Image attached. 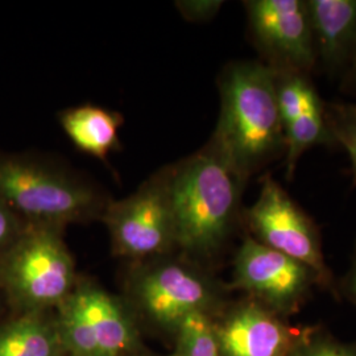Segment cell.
I'll return each instance as SVG.
<instances>
[{
    "label": "cell",
    "mask_w": 356,
    "mask_h": 356,
    "mask_svg": "<svg viewBox=\"0 0 356 356\" xmlns=\"http://www.w3.org/2000/svg\"><path fill=\"white\" fill-rule=\"evenodd\" d=\"M259 197L243 210V222L252 239L305 264L318 276L322 288L332 285L331 272L322 252L316 222L307 216L277 181L264 176Z\"/></svg>",
    "instance_id": "obj_5"
},
{
    "label": "cell",
    "mask_w": 356,
    "mask_h": 356,
    "mask_svg": "<svg viewBox=\"0 0 356 356\" xmlns=\"http://www.w3.org/2000/svg\"><path fill=\"white\" fill-rule=\"evenodd\" d=\"M134 292L151 318L175 330L191 313H209L216 296L209 277L178 263H165L141 272L134 282Z\"/></svg>",
    "instance_id": "obj_9"
},
{
    "label": "cell",
    "mask_w": 356,
    "mask_h": 356,
    "mask_svg": "<svg viewBox=\"0 0 356 356\" xmlns=\"http://www.w3.org/2000/svg\"><path fill=\"white\" fill-rule=\"evenodd\" d=\"M285 176L292 179L300 157L316 145H334L325 116V102L318 99L305 113L285 126Z\"/></svg>",
    "instance_id": "obj_15"
},
{
    "label": "cell",
    "mask_w": 356,
    "mask_h": 356,
    "mask_svg": "<svg viewBox=\"0 0 356 356\" xmlns=\"http://www.w3.org/2000/svg\"><path fill=\"white\" fill-rule=\"evenodd\" d=\"M74 285L73 257L58 227L28 226L0 259V291L20 313L61 305Z\"/></svg>",
    "instance_id": "obj_4"
},
{
    "label": "cell",
    "mask_w": 356,
    "mask_h": 356,
    "mask_svg": "<svg viewBox=\"0 0 356 356\" xmlns=\"http://www.w3.org/2000/svg\"><path fill=\"white\" fill-rule=\"evenodd\" d=\"M72 297L88 321L90 334L102 356H120L132 343L128 319L119 302L108 293L82 285Z\"/></svg>",
    "instance_id": "obj_12"
},
{
    "label": "cell",
    "mask_w": 356,
    "mask_h": 356,
    "mask_svg": "<svg viewBox=\"0 0 356 356\" xmlns=\"http://www.w3.org/2000/svg\"><path fill=\"white\" fill-rule=\"evenodd\" d=\"M70 356H73V355H70Z\"/></svg>",
    "instance_id": "obj_25"
},
{
    "label": "cell",
    "mask_w": 356,
    "mask_h": 356,
    "mask_svg": "<svg viewBox=\"0 0 356 356\" xmlns=\"http://www.w3.org/2000/svg\"><path fill=\"white\" fill-rule=\"evenodd\" d=\"M342 285H343L344 294L356 306V239L354 254L351 257V266H350V269H348V272H347V275L343 279Z\"/></svg>",
    "instance_id": "obj_22"
},
{
    "label": "cell",
    "mask_w": 356,
    "mask_h": 356,
    "mask_svg": "<svg viewBox=\"0 0 356 356\" xmlns=\"http://www.w3.org/2000/svg\"><path fill=\"white\" fill-rule=\"evenodd\" d=\"M220 114L211 136L220 151L250 179L285 156L276 72L260 61H235L219 76Z\"/></svg>",
    "instance_id": "obj_2"
},
{
    "label": "cell",
    "mask_w": 356,
    "mask_h": 356,
    "mask_svg": "<svg viewBox=\"0 0 356 356\" xmlns=\"http://www.w3.org/2000/svg\"><path fill=\"white\" fill-rule=\"evenodd\" d=\"M168 168L176 245L200 259L216 256L243 220V191L248 179L213 139Z\"/></svg>",
    "instance_id": "obj_1"
},
{
    "label": "cell",
    "mask_w": 356,
    "mask_h": 356,
    "mask_svg": "<svg viewBox=\"0 0 356 356\" xmlns=\"http://www.w3.org/2000/svg\"><path fill=\"white\" fill-rule=\"evenodd\" d=\"M61 127L82 152L106 161L119 148V128L123 118L115 111L94 104L66 108L60 114Z\"/></svg>",
    "instance_id": "obj_13"
},
{
    "label": "cell",
    "mask_w": 356,
    "mask_h": 356,
    "mask_svg": "<svg viewBox=\"0 0 356 356\" xmlns=\"http://www.w3.org/2000/svg\"><path fill=\"white\" fill-rule=\"evenodd\" d=\"M101 219L110 229L119 254L138 259L163 254L176 245L169 168L154 173L127 198L111 200Z\"/></svg>",
    "instance_id": "obj_6"
},
{
    "label": "cell",
    "mask_w": 356,
    "mask_h": 356,
    "mask_svg": "<svg viewBox=\"0 0 356 356\" xmlns=\"http://www.w3.org/2000/svg\"><path fill=\"white\" fill-rule=\"evenodd\" d=\"M0 202L29 226L102 218L111 198L89 178L36 152L0 151Z\"/></svg>",
    "instance_id": "obj_3"
},
{
    "label": "cell",
    "mask_w": 356,
    "mask_h": 356,
    "mask_svg": "<svg viewBox=\"0 0 356 356\" xmlns=\"http://www.w3.org/2000/svg\"><path fill=\"white\" fill-rule=\"evenodd\" d=\"M225 1L222 0H182L176 1V7L181 15L193 23H202L211 20Z\"/></svg>",
    "instance_id": "obj_21"
},
{
    "label": "cell",
    "mask_w": 356,
    "mask_h": 356,
    "mask_svg": "<svg viewBox=\"0 0 356 356\" xmlns=\"http://www.w3.org/2000/svg\"><path fill=\"white\" fill-rule=\"evenodd\" d=\"M276 94L284 128L321 99L310 76L298 73L276 72Z\"/></svg>",
    "instance_id": "obj_17"
},
{
    "label": "cell",
    "mask_w": 356,
    "mask_h": 356,
    "mask_svg": "<svg viewBox=\"0 0 356 356\" xmlns=\"http://www.w3.org/2000/svg\"><path fill=\"white\" fill-rule=\"evenodd\" d=\"M244 7L264 64L277 73L310 76L317 54L306 0H250Z\"/></svg>",
    "instance_id": "obj_8"
},
{
    "label": "cell",
    "mask_w": 356,
    "mask_h": 356,
    "mask_svg": "<svg viewBox=\"0 0 356 356\" xmlns=\"http://www.w3.org/2000/svg\"><path fill=\"white\" fill-rule=\"evenodd\" d=\"M0 296H3V293H1V291H0ZM4 297V296H3Z\"/></svg>",
    "instance_id": "obj_24"
},
{
    "label": "cell",
    "mask_w": 356,
    "mask_h": 356,
    "mask_svg": "<svg viewBox=\"0 0 356 356\" xmlns=\"http://www.w3.org/2000/svg\"><path fill=\"white\" fill-rule=\"evenodd\" d=\"M325 116L334 144L343 147L350 156L356 184V103H325Z\"/></svg>",
    "instance_id": "obj_18"
},
{
    "label": "cell",
    "mask_w": 356,
    "mask_h": 356,
    "mask_svg": "<svg viewBox=\"0 0 356 356\" xmlns=\"http://www.w3.org/2000/svg\"><path fill=\"white\" fill-rule=\"evenodd\" d=\"M60 343L42 312H24L0 325V356H57Z\"/></svg>",
    "instance_id": "obj_14"
},
{
    "label": "cell",
    "mask_w": 356,
    "mask_h": 356,
    "mask_svg": "<svg viewBox=\"0 0 356 356\" xmlns=\"http://www.w3.org/2000/svg\"><path fill=\"white\" fill-rule=\"evenodd\" d=\"M341 79H342V91L356 95V51L348 67L346 69L343 76H341Z\"/></svg>",
    "instance_id": "obj_23"
},
{
    "label": "cell",
    "mask_w": 356,
    "mask_h": 356,
    "mask_svg": "<svg viewBox=\"0 0 356 356\" xmlns=\"http://www.w3.org/2000/svg\"><path fill=\"white\" fill-rule=\"evenodd\" d=\"M179 356H220L216 325L207 312H194L178 323Z\"/></svg>",
    "instance_id": "obj_16"
},
{
    "label": "cell",
    "mask_w": 356,
    "mask_h": 356,
    "mask_svg": "<svg viewBox=\"0 0 356 356\" xmlns=\"http://www.w3.org/2000/svg\"><path fill=\"white\" fill-rule=\"evenodd\" d=\"M291 356H356V343H343L325 330L298 332Z\"/></svg>",
    "instance_id": "obj_19"
},
{
    "label": "cell",
    "mask_w": 356,
    "mask_h": 356,
    "mask_svg": "<svg viewBox=\"0 0 356 356\" xmlns=\"http://www.w3.org/2000/svg\"><path fill=\"white\" fill-rule=\"evenodd\" d=\"M28 226L10 207L0 202V259L13 248Z\"/></svg>",
    "instance_id": "obj_20"
},
{
    "label": "cell",
    "mask_w": 356,
    "mask_h": 356,
    "mask_svg": "<svg viewBox=\"0 0 356 356\" xmlns=\"http://www.w3.org/2000/svg\"><path fill=\"white\" fill-rule=\"evenodd\" d=\"M220 356H291L298 332L281 316L250 301L216 326Z\"/></svg>",
    "instance_id": "obj_10"
},
{
    "label": "cell",
    "mask_w": 356,
    "mask_h": 356,
    "mask_svg": "<svg viewBox=\"0 0 356 356\" xmlns=\"http://www.w3.org/2000/svg\"><path fill=\"white\" fill-rule=\"evenodd\" d=\"M316 285L319 279L313 269L251 236L235 256L232 286L281 317L297 313Z\"/></svg>",
    "instance_id": "obj_7"
},
{
    "label": "cell",
    "mask_w": 356,
    "mask_h": 356,
    "mask_svg": "<svg viewBox=\"0 0 356 356\" xmlns=\"http://www.w3.org/2000/svg\"><path fill=\"white\" fill-rule=\"evenodd\" d=\"M317 65L343 76L356 51V0H306Z\"/></svg>",
    "instance_id": "obj_11"
}]
</instances>
